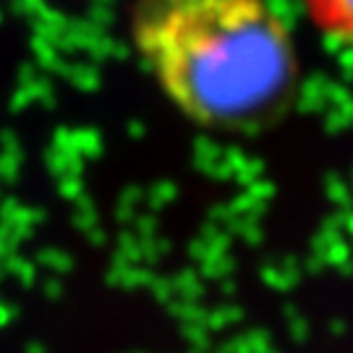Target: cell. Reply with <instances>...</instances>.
<instances>
[{
  "label": "cell",
  "instance_id": "cell-2",
  "mask_svg": "<svg viewBox=\"0 0 353 353\" xmlns=\"http://www.w3.org/2000/svg\"><path fill=\"white\" fill-rule=\"evenodd\" d=\"M309 24L327 39L353 48V0H301Z\"/></svg>",
  "mask_w": 353,
  "mask_h": 353
},
{
  "label": "cell",
  "instance_id": "cell-1",
  "mask_svg": "<svg viewBox=\"0 0 353 353\" xmlns=\"http://www.w3.org/2000/svg\"><path fill=\"white\" fill-rule=\"evenodd\" d=\"M128 26L154 84L202 128L265 123L299 87L296 37L270 0H134Z\"/></svg>",
  "mask_w": 353,
  "mask_h": 353
}]
</instances>
